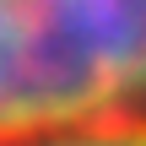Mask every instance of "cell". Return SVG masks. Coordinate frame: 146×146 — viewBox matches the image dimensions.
I'll use <instances>...</instances> for the list:
<instances>
[{"label": "cell", "mask_w": 146, "mask_h": 146, "mask_svg": "<svg viewBox=\"0 0 146 146\" xmlns=\"http://www.w3.org/2000/svg\"><path fill=\"white\" fill-rule=\"evenodd\" d=\"M146 108V0H0V146Z\"/></svg>", "instance_id": "1"}, {"label": "cell", "mask_w": 146, "mask_h": 146, "mask_svg": "<svg viewBox=\"0 0 146 146\" xmlns=\"http://www.w3.org/2000/svg\"><path fill=\"white\" fill-rule=\"evenodd\" d=\"M33 146H146V108L108 114V119H92V125H76L60 135H43Z\"/></svg>", "instance_id": "2"}]
</instances>
